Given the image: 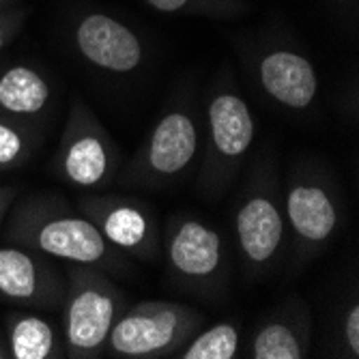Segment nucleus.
Listing matches in <instances>:
<instances>
[{"label":"nucleus","instance_id":"5","mask_svg":"<svg viewBox=\"0 0 359 359\" xmlns=\"http://www.w3.org/2000/svg\"><path fill=\"white\" fill-rule=\"evenodd\" d=\"M52 170L62 183L76 189L102 187L116 177V144L82 97H74L69 106Z\"/></svg>","mask_w":359,"mask_h":359},{"label":"nucleus","instance_id":"13","mask_svg":"<svg viewBox=\"0 0 359 359\" xmlns=\"http://www.w3.org/2000/svg\"><path fill=\"white\" fill-rule=\"evenodd\" d=\"M258 82L273 102L288 110H306L318 93L314 65L292 50H271L260 58Z\"/></svg>","mask_w":359,"mask_h":359},{"label":"nucleus","instance_id":"1","mask_svg":"<svg viewBox=\"0 0 359 359\" xmlns=\"http://www.w3.org/2000/svg\"><path fill=\"white\" fill-rule=\"evenodd\" d=\"M7 239L54 260L106 273H123L129 267L127 256L112 248L88 217L52 196L24 201L11 215Z\"/></svg>","mask_w":359,"mask_h":359},{"label":"nucleus","instance_id":"18","mask_svg":"<svg viewBox=\"0 0 359 359\" xmlns=\"http://www.w3.org/2000/svg\"><path fill=\"white\" fill-rule=\"evenodd\" d=\"M32 153V134L18 118H0V170L22 166Z\"/></svg>","mask_w":359,"mask_h":359},{"label":"nucleus","instance_id":"15","mask_svg":"<svg viewBox=\"0 0 359 359\" xmlns=\"http://www.w3.org/2000/svg\"><path fill=\"white\" fill-rule=\"evenodd\" d=\"M11 359H60L65 357L62 334L58 327L32 312L13 310L5 318Z\"/></svg>","mask_w":359,"mask_h":359},{"label":"nucleus","instance_id":"4","mask_svg":"<svg viewBox=\"0 0 359 359\" xmlns=\"http://www.w3.org/2000/svg\"><path fill=\"white\" fill-rule=\"evenodd\" d=\"M256 123L250 106L235 90H217L207 106V144L198 172V189L215 201L237 179L254 142Z\"/></svg>","mask_w":359,"mask_h":359},{"label":"nucleus","instance_id":"6","mask_svg":"<svg viewBox=\"0 0 359 359\" xmlns=\"http://www.w3.org/2000/svg\"><path fill=\"white\" fill-rule=\"evenodd\" d=\"M198 149L201 140L194 112L172 108L153 125L144 144L121 170L118 183L142 189L172 185L189 170Z\"/></svg>","mask_w":359,"mask_h":359},{"label":"nucleus","instance_id":"17","mask_svg":"<svg viewBox=\"0 0 359 359\" xmlns=\"http://www.w3.org/2000/svg\"><path fill=\"white\" fill-rule=\"evenodd\" d=\"M239 351V330L233 323H217L196 334L175 357L181 359H233Z\"/></svg>","mask_w":359,"mask_h":359},{"label":"nucleus","instance_id":"2","mask_svg":"<svg viewBox=\"0 0 359 359\" xmlns=\"http://www.w3.org/2000/svg\"><path fill=\"white\" fill-rule=\"evenodd\" d=\"M60 308L65 357L95 359L106 353L110 332L125 310V295L106 271L69 265Z\"/></svg>","mask_w":359,"mask_h":359},{"label":"nucleus","instance_id":"8","mask_svg":"<svg viewBox=\"0 0 359 359\" xmlns=\"http://www.w3.org/2000/svg\"><path fill=\"white\" fill-rule=\"evenodd\" d=\"M170 278L187 292L213 297L224 284V243L215 228L194 215H172L161 233Z\"/></svg>","mask_w":359,"mask_h":359},{"label":"nucleus","instance_id":"10","mask_svg":"<svg viewBox=\"0 0 359 359\" xmlns=\"http://www.w3.org/2000/svg\"><path fill=\"white\" fill-rule=\"evenodd\" d=\"M284 219L302 260L318 256L336 237L342 209L332 183L316 175L295 177L284 194Z\"/></svg>","mask_w":359,"mask_h":359},{"label":"nucleus","instance_id":"16","mask_svg":"<svg viewBox=\"0 0 359 359\" xmlns=\"http://www.w3.org/2000/svg\"><path fill=\"white\" fill-rule=\"evenodd\" d=\"M52 100V90L48 80L26 67H15L0 74V112L11 118H32L48 110Z\"/></svg>","mask_w":359,"mask_h":359},{"label":"nucleus","instance_id":"21","mask_svg":"<svg viewBox=\"0 0 359 359\" xmlns=\"http://www.w3.org/2000/svg\"><path fill=\"white\" fill-rule=\"evenodd\" d=\"M18 26H20V18H9V15L0 13V52L5 50L9 37L18 30Z\"/></svg>","mask_w":359,"mask_h":359},{"label":"nucleus","instance_id":"9","mask_svg":"<svg viewBox=\"0 0 359 359\" xmlns=\"http://www.w3.org/2000/svg\"><path fill=\"white\" fill-rule=\"evenodd\" d=\"M78 211L88 217L104 239L127 258L155 260L161 254V231L153 209L140 198L118 194L82 196Z\"/></svg>","mask_w":359,"mask_h":359},{"label":"nucleus","instance_id":"14","mask_svg":"<svg viewBox=\"0 0 359 359\" xmlns=\"http://www.w3.org/2000/svg\"><path fill=\"white\" fill-rule=\"evenodd\" d=\"M312 320L304 304L288 306L256 330L250 346L254 359H304L310 348Z\"/></svg>","mask_w":359,"mask_h":359},{"label":"nucleus","instance_id":"19","mask_svg":"<svg viewBox=\"0 0 359 359\" xmlns=\"http://www.w3.org/2000/svg\"><path fill=\"white\" fill-rule=\"evenodd\" d=\"M144 3L159 13H217L226 15L231 9H241L233 0H144Z\"/></svg>","mask_w":359,"mask_h":359},{"label":"nucleus","instance_id":"24","mask_svg":"<svg viewBox=\"0 0 359 359\" xmlns=\"http://www.w3.org/2000/svg\"><path fill=\"white\" fill-rule=\"evenodd\" d=\"M5 3H9V0H0V5H5Z\"/></svg>","mask_w":359,"mask_h":359},{"label":"nucleus","instance_id":"22","mask_svg":"<svg viewBox=\"0 0 359 359\" xmlns=\"http://www.w3.org/2000/svg\"><path fill=\"white\" fill-rule=\"evenodd\" d=\"M18 198V189L15 187H0V222H3L11 209V205Z\"/></svg>","mask_w":359,"mask_h":359},{"label":"nucleus","instance_id":"23","mask_svg":"<svg viewBox=\"0 0 359 359\" xmlns=\"http://www.w3.org/2000/svg\"><path fill=\"white\" fill-rule=\"evenodd\" d=\"M0 359H11L9 344H7V338H3V334H0Z\"/></svg>","mask_w":359,"mask_h":359},{"label":"nucleus","instance_id":"3","mask_svg":"<svg viewBox=\"0 0 359 359\" xmlns=\"http://www.w3.org/2000/svg\"><path fill=\"white\" fill-rule=\"evenodd\" d=\"M205 314L170 299H144L116 318L106 351L123 359H159L177 355L203 330Z\"/></svg>","mask_w":359,"mask_h":359},{"label":"nucleus","instance_id":"20","mask_svg":"<svg viewBox=\"0 0 359 359\" xmlns=\"http://www.w3.org/2000/svg\"><path fill=\"white\" fill-rule=\"evenodd\" d=\"M342 342L348 357H359V306L353 304L342 320Z\"/></svg>","mask_w":359,"mask_h":359},{"label":"nucleus","instance_id":"11","mask_svg":"<svg viewBox=\"0 0 359 359\" xmlns=\"http://www.w3.org/2000/svg\"><path fill=\"white\" fill-rule=\"evenodd\" d=\"M65 297V271L52 258L24 245L0 248V299L37 310H56Z\"/></svg>","mask_w":359,"mask_h":359},{"label":"nucleus","instance_id":"7","mask_svg":"<svg viewBox=\"0 0 359 359\" xmlns=\"http://www.w3.org/2000/svg\"><path fill=\"white\" fill-rule=\"evenodd\" d=\"M241 263L250 278L265 276L282 252L286 219L273 166L256 170L235 213Z\"/></svg>","mask_w":359,"mask_h":359},{"label":"nucleus","instance_id":"12","mask_svg":"<svg viewBox=\"0 0 359 359\" xmlns=\"http://www.w3.org/2000/svg\"><path fill=\"white\" fill-rule=\"evenodd\" d=\"M74 43L88 65L118 76L136 72L144 60V46L136 32L102 11L80 18L74 28Z\"/></svg>","mask_w":359,"mask_h":359}]
</instances>
